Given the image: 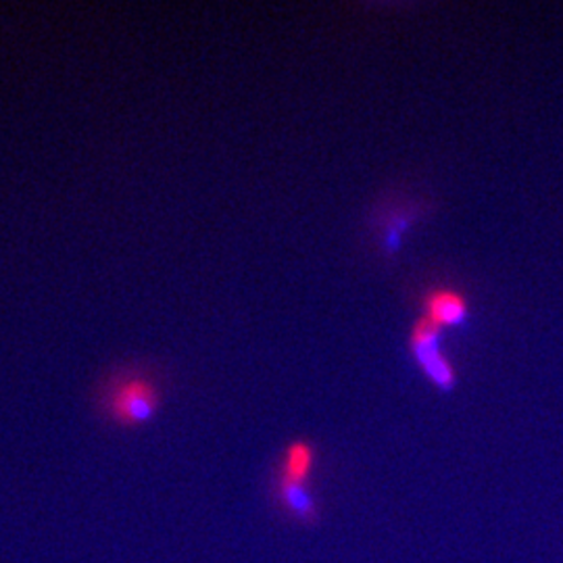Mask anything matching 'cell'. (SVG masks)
I'll list each match as a JSON object with an SVG mask.
<instances>
[{"label":"cell","mask_w":563,"mask_h":563,"mask_svg":"<svg viewBox=\"0 0 563 563\" xmlns=\"http://www.w3.org/2000/svg\"><path fill=\"white\" fill-rule=\"evenodd\" d=\"M101 407L111 422L139 428L159 413L162 388L141 369H121L104 384Z\"/></svg>","instance_id":"cell-1"},{"label":"cell","mask_w":563,"mask_h":563,"mask_svg":"<svg viewBox=\"0 0 563 563\" xmlns=\"http://www.w3.org/2000/svg\"><path fill=\"white\" fill-rule=\"evenodd\" d=\"M443 341V328L423 316L411 325L409 349L413 362L418 363L423 376L439 393H451L457 386V372L451 360L444 355Z\"/></svg>","instance_id":"cell-2"},{"label":"cell","mask_w":563,"mask_h":563,"mask_svg":"<svg viewBox=\"0 0 563 563\" xmlns=\"http://www.w3.org/2000/svg\"><path fill=\"white\" fill-rule=\"evenodd\" d=\"M274 501L292 522L299 523L302 528H316L322 520V509L311 483H295L276 476Z\"/></svg>","instance_id":"cell-3"},{"label":"cell","mask_w":563,"mask_h":563,"mask_svg":"<svg viewBox=\"0 0 563 563\" xmlns=\"http://www.w3.org/2000/svg\"><path fill=\"white\" fill-rule=\"evenodd\" d=\"M423 318L439 328H463L470 320V305L462 290L453 286L430 288L422 297Z\"/></svg>","instance_id":"cell-4"},{"label":"cell","mask_w":563,"mask_h":563,"mask_svg":"<svg viewBox=\"0 0 563 563\" xmlns=\"http://www.w3.org/2000/svg\"><path fill=\"white\" fill-rule=\"evenodd\" d=\"M316 460H318L316 444L311 441H302V439L292 441V443L286 444V449L282 453L276 476L286 478V481H295V483H311Z\"/></svg>","instance_id":"cell-5"},{"label":"cell","mask_w":563,"mask_h":563,"mask_svg":"<svg viewBox=\"0 0 563 563\" xmlns=\"http://www.w3.org/2000/svg\"><path fill=\"white\" fill-rule=\"evenodd\" d=\"M420 211L409 207H393V211L386 213L383 222V234H380V251L384 255L393 257L399 253L402 234L411 228V223L418 220Z\"/></svg>","instance_id":"cell-6"}]
</instances>
